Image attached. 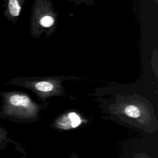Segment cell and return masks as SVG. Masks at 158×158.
Wrapping results in <instances>:
<instances>
[{"label": "cell", "mask_w": 158, "mask_h": 158, "mask_svg": "<svg viewBox=\"0 0 158 158\" xmlns=\"http://www.w3.org/2000/svg\"><path fill=\"white\" fill-rule=\"evenodd\" d=\"M72 2L76 5L86 4V6H92L94 4L95 0H66Z\"/></svg>", "instance_id": "8"}, {"label": "cell", "mask_w": 158, "mask_h": 158, "mask_svg": "<svg viewBox=\"0 0 158 158\" xmlns=\"http://www.w3.org/2000/svg\"><path fill=\"white\" fill-rule=\"evenodd\" d=\"M57 123L63 129H71L78 127L82 123V120L76 112H70L63 115Z\"/></svg>", "instance_id": "6"}, {"label": "cell", "mask_w": 158, "mask_h": 158, "mask_svg": "<svg viewBox=\"0 0 158 158\" xmlns=\"http://www.w3.org/2000/svg\"><path fill=\"white\" fill-rule=\"evenodd\" d=\"M16 144L11 138L8 136V133L6 130L0 127V151L5 150L7 148L8 144Z\"/></svg>", "instance_id": "7"}, {"label": "cell", "mask_w": 158, "mask_h": 158, "mask_svg": "<svg viewBox=\"0 0 158 158\" xmlns=\"http://www.w3.org/2000/svg\"><path fill=\"white\" fill-rule=\"evenodd\" d=\"M80 79L77 76H36L17 77L7 80V85H15L33 91L41 100L65 93L62 83L64 81Z\"/></svg>", "instance_id": "2"}, {"label": "cell", "mask_w": 158, "mask_h": 158, "mask_svg": "<svg viewBox=\"0 0 158 158\" xmlns=\"http://www.w3.org/2000/svg\"><path fill=\"white\" fill-rule=\"evenodd\" d=\"M26 0H4L3 14L10 23L16 24Z\"/></svg>", "instance_id": "4"}, {"label": "cell", "mask_w": 158, "mask_h": 158, "mask_svg": "<svg viewBox=\"0 0 158 158\" xmlns=\"http://www.w3.org/2000/svg\"><path fill=\"white\" fill-rule=\"evenodd\" d=\"M121 110L128 117L138 118L143 114V106L136 101H127L122 102L120 104Z\"/></svg>", "instance_id": "5"}, {"label": "cell", "mask_w": 158, "mask_h": 158, "mask_svg": "<svg viewBox=\"0 0 158 158\" xmlns=\"http://www.w3.org/2000/svg\"><path fill=\"white\" fill-rule=\"evenodd\" d=\"M58 12L51 0H34L30 17V34L40 38L43 34L51 37L56 31Z\"/></svg>", "instance_id": "3"}, {"label": "cell", "mask_w": 158, "mask_h": 158, "mask_svg": "<svg viewBox=\"0 0 158 158\" xmlns=\"http://www.w3.org/2000/svg\"><path fill=\"white\" fill-rule=\"evenodd\" d=\"M0 118L20 122L34 118L40 106L26 93L19 91H1Z\"/></svg>", "instance_id": "1"}]
</instances>
